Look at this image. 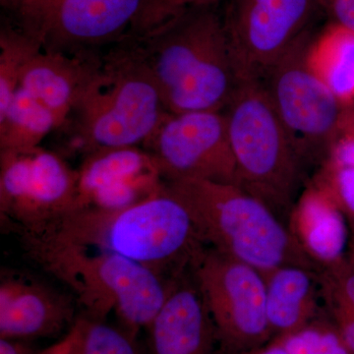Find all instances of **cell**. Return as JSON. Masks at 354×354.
I'll use <instances>...</instances> for the list:
<instances>
[{
    "label": "cell",
    "mask_w": 354,
    "mask_h": 354,
    "mask_svg": "<svg viewBox=\"0 0 354 354\" xmlns=\"http://www.w3.org/2000/svg\"><path fill=\"white\" fill-rule=\"evenodd\" d=\"M191 269L216 337L227 348L242 354L272 341L262 272L211 247Z\"/></svg>",
    "instance_id": "cell-8"
},
{
    "label": "cell",
    "mask_w": 354,
    "mask_h": 354,
    "mask_svg": "<svg viewBox=\"0 0 354 354\" xmlns=\"http://www.w3.org/2000/svg\"><path fill=\"white\" fill-rule=\"evenodd\" d=\"M142 147L157 160L165 181L237 184L225 111L167 113Z\"/></svg>",
    "instance_id": "cell-12"
},
{
    "label": "cell",
    "mask_w": 354,
    "mask_h": 354,
    "mask_svg": "<svg viewBox=\"0 0 354 354\" xmlns=\"http://www.w3.org/2000/svg\"><path fill=\"white\" fill-rule=\"evenodd\" d=\"M77 176L73 209L127 208L157 194L167 183L157 160L140 146L88 153Z\"/></svg>",
    "instance_id": "cell-13"
},
{
    "label": "cell",
    "mask_w": 354,
    "mask_h": 354,
    "mask_svg": "<svg viewBox=\"0 0 354 354\" xmlns=\"http://www.w3.org/2000/svg\"><path fill=\"white\" fill-rule=\"evenodd\" d=\"M77 169L41 147L0 151V215L20 237L38 234L75 207Z\"/></svg>",
    "instance_id": "cell-10"
},
{
    "label": "cell",
    "mask_w": 354,
    "mask_h": 354,
    "mask_svg": "<svg viewBox=\"0 0 354 354\" xmlns=\"http://www.w3.org/2000/svg\"><path fill=\"white\" fill-rule=\"evenodd\" d=\"M349 255L353 256L354 258V232L353 234V237H351V243H349Z\"/></svg>",
    "instance_id": "cell-31"
},
{
    "label": "cell",
    "mask_w": 354,
    "mask_h": 354,
    "mask_svg": "<svg viewBox=\"0 0 354 354\" xmlns=\"http://www.w3.org/2000/svg\"><path fill=\"white\" fill-rule=\"evenodd\" d=\"M44 50H99L129 36L143 0H0Z\"/></svg>",
    "instance_id": "cell-9"
},
{
    "label": "cell",
    "mask_w": 354,
    "mask_h": 354,
    "mask_svg": "<svg viewBox=\"0 0 354 354\" xmlns=\"http://www.w3.org/2000/svg\"><path fill=\"white\" fill-rule=\"evenodd\" d=\"M115 254L169 283L205 247L187 207L165 183L144 201L120 209H75L38 234L20 237Z\"/></svg>",
    "instance_id": "cell-1"
},
{
    "label": "cell",
    "mask_w": 354,
    "mask_h": 354,
    "mask_svg": "<svg viewBox=\"0 0 354 354\" xmlns=\"http://www.w3.org/2000/svg\"><path fill=\"white\" fill-rule=\"evenodd\" d=\"M128 37L169 113L223 111L242 82L215 7L192 9L150 34Z\"/></svg>",
    "instance_id": "cell-2"
},
{
    "label": "cell",
    "mask_w": 354,
    "mask_h": 354,
    "mask_svg": "<svg viewBox=\"0 0 354 354\" xmlns=\"http://www.w3.org/2000/svg\"><path fill=\"white\" fill-rule=\"evenodd\" d=\"M73 348L70 354H139L135 337L121 328L88 317L77 319Z\"/></svg>",
    "instance_id": "cell-23"
},
{
    "label": "cell",
    "mask_w": 354,
    "mask_h": 354,
    "mask_svg": "<svg viewBox=\"0 0 354 354\" xmlns=\"http://www.w3.org/2000/svg\"><path fill=\"white\" fill-rule=\"evenodd\" d=\"M325 164L354 167V104L344 106Z\"/></svg>",
    "instance_id": "cell-27"
},
{
    "label": "cell",
    "mask_w": 354,
    "mask_h": 354,
    "mask_svg": "<svg viewBox=\"0 0 354 354\" xmlns=\"http://www.w3.org/2000/svg\"><path fill=\"white\" fill-rule=\"evenodd\" d=\"M59 124L55 114L36 97L19 88L0 111V151H27L41 142Z\"/></svg>",
    "instance_id": "cell-20"
},
{
    "label": "cell",
    "mask_w": 354,
    "mask_h": 354,
    "mask_svg": "<svg viewBox=\"0 0 354 354\" xmlns=\"http://www.w3.org/2000/svg\"><path fill=\"white\" fill-rule=\"evenodd\" d=\"M288 227L298 245L322 270L348 256V221L330 191L310 180L288 215Z\"/></svg>",
    "instance_id": "cell-16"
},
{
    "label": "cell",
    "mask_w": 354,
    "mask_h": 354,
    "mask_svg": "<svg viewBox=\"0 0 354 354\" xmlns=\"http://www.w3.org/2000/svg\"><path fill=\"white\" fill-rule=\"evenodd\" d=\"M266 308L272 339L290 334L318 316L321 300L319 271L283 266L262 272Z\"/></svg>",
    "instance_id": "cell-18"
},
{
    "label": "cell",
    "mask_w": 354,
    "mask_h": 354,
    "mask_svg": "<svg viewBox=\"0 0 354 354\" xmlns=\"http://www.w3.org/2000/svg\"><path fill=\"white\" fill-rule=\"evenodd\" d=\"M74 319V305L65 295L27 277L2 276L0 337L29 339L55 335Z\"/></svg>",
    "instance_id": "cell-15"
},
{
    "label": "cell",
    "mask_w": 354,
    "mask_h": 354,
    "mask_svg": "<svg viewBox=\"0 0 354 354\" xmlns=\"http://www.w3.org/2000/svg\"><path fill=\"white\" fill-rule=\"evenodd\" d=\"M311 179L330 191L354 232V167L325 164Z\"/></svg>",
    "instance_id": "cell-26"
},
{
    "label": "cell",
    "mask_w": 354,
    "mask_h": 354,
    "mask_svg": "<svg viewBox=\"0 0 354 354\" xmlns=\"http://www.w3.org/2000/svg\"><path fill=\"white\" fill-rule=\"evenodd\" d=\"M23 339L0 337V354H37Z\"/></svg>",
    "instance_id": "cell-28"
},
{
    "label": "cell",
    "mask_w": 354,
    "mask_h": 354,
    "mask_svg": "<svg viewBox=\"0 0 354 354\" xmlns=\"http://www.w3.org/2000/svg\"><path fill=\"white\" fill-rule=\"evenodd\" d=\"M313 35L310 32L302 37L266 72L260 82L305 169L314 167L318 171L329 156L346 104L339 101L307 64V46Z\"/></svg>",
    "instance_id": "cell-7"
},
{
    "label": "cell",
    "mask_w": 354,
    "mask_h": 354,
    "mask_svg": "<svg viewBox=\"0 0 354 354\" xmlns=\"http://www.w3.org/2000/svg\"><path fill=\"white\" fill-rule=\"evenodd\" d=\"M306 62L342 104H354V30L330 23L310 39Z\"/></svg>",
    "instance_id": "cell-19"
},
{
    "label": "cell",
    "mask_w": 354,
    "mask_h": 354,
    "mask_svg": "<svg viewBox=\"0 0 354 354\" xmlns=\"http://www.w3.org/2000/svg\"><path fill=\"white\" fill-rule=\"evenodd\" d=\"M321 300L349 354H354V258L319 271Z\"/></svg>",
    "instance_id": "cell-21"
},
{
    "label": "cell",
    "mask_w": 354,
    "mask_h": 354,
    "mask_svg": "<svg viewBox=\"0 0 354 354\" xmlns=\"http://www.w3.org/2000/svg\"><path fill=\"white\" fill-rule=\"evenodd\" d=\"M74 339H75V332L73 328H71L64 339L37 354H70L73 348Z\"/></svg>",
    "instance_id": "cell-29"
},
{
    "label": "cell",
    "mask_w": 354,
    "mask_h": 354,
    "mask_svg": "<svg viewBox=\"0 0 354 354\" xmlns=\"http://www.w3.org/2000/svg\"><path fill=\"white\" fill-rule=\"evenodd\" d=\"M102 55L99 50L41 48L26 66L20 88L44 104L55 114L59 128L64 127L101 66Z\"/></svg>",
    "instance_id": "cell-14"
},
{
    "label": "cell",
    "mask_w": 354,
    "mask_h": 354,
    "mask_svg": "<svg viewBox=\"0 0 354 354\" xmlns=\"http://www.w3.org/2000/svg\"><path fill=\"white\" fill-rule=\"evenodd\" d=\"M41 44L10 23L0 29V111L10 104L20 88L21 77Z\"/></svg>",
    "instance_id": "cell-22"
},
{
    "label": "cell",
    "mask_w": 354,
    "mask_h": 354,
    "mask_svg": "<svg viewBox=\"0 0 354 354\" xmlns=\"http://www.w3.org/2000/svg\"><path fill=\"white\" fill-rule=\"evenodd\" d=\"M221 0H143L129 36L150 34L192 9L216 7Z\"/></svg>",
    "instance_id": "cell-25"
},
{
    "label": "cell",
    "mask_w": 354,
    "mask_h": 354,
    "mask_svg": "<svg viewBox=\"0 0 354 354\" xmlns=\"http://www.w3.org/2000/svg\"><path fill=\"white\" fill-rule=\"evenodd\" d=\"M288 354H349L341 335L328 318H318L290 334L274 337Z\"/></svg>",
    "instance_id": "cell-24"
},
{
    "label": "cell",
    "mask_w": 354,
    "mask_h": 354,
    "mask_svg": "<svg viewBox=\"0 0 354 354\" xmlns=\"http://www.w3.org/2000/svg\"><path fill=\"white\" fill-rule=\"evenodd\" d=\"M242 354H288V353L278 341L272 339L264 346Z\"/></svg>",
    "instance_id": "cell-30"
},
{
    "label": "cell",
    "mask_w": 354,
    "mask_h": 354,
    "mask_svg": "<svg viewBox=\"0 0 354 354\" xmlns=\"http://www.w3.org/2000/svg\"><path fill=\"white\" fill-rule=\"evenodd\" d=\"M177 281L148 328L153 354H213L215 328L199 290Z\"/></svg>",
    "instance_id": "cell-17"
},
{
    "label": "cell",
    "mask_w": 354,
    "mask_h": 354,
    "mask_svg": "<svg viewBox=\"0 0 354 354\" xmlns=\"http://www.w3.org/2000/svg\"><path fill=\"white\" fill-rule=\"evenodd\" d=\"M167 184L187 207L205 245L261 272L283 266L321 271L272 209L239 186L196 179Z\"/></svg>",
    "instance_id": "cell-5"
},
{
    "label": "cell",
    "mask_w": 354,
    "mask_h": 354,
    "mask_svg": "<svg viewBox=\"0 0 354 354\" xmlns=\"http://www.w3.org/2000/svg\"><path fill=\"white\" fill-rule=\"evenodd\" d=\"M324 12L321 0H228L223 28L241 81H260Z\"/></svg>",
    "instance_id": "cell-11"
},
{
    "label": "cell",
    "mask_w": 354,
    "mask_h": 354,
    "mask_svg": "<svg viewBox=\"0 0 354 354\" xmlns=\"http://www.w3.org/2000/svg\"><path fill=\"white\" fill-rule=\"evenodd\" d=\"M29 257L75 293L88 318L113 313L133 337L153 322L174 283L127 258L81 247L22 239Z\"/></svg>",
    "instance_id": "cell-4"
},
{
    "label": "cell",
    "mask_w": 354,
    "mask_h": 354,
    "mask_svg": "<svg viewBox=\"0 0 354 354\" xmlns=\"http://www.w3.org/2000/svg\"><path fill=\"white\" fill-rule=\"evenodd\" d=\"M223 111L236 186L288 218L306 169L262 83L242 81Z\"/></svg>",
    "instance_id": "cell-6"
},
{
    "label": "cell",
    "mask_w": 354,
    "mask_h": 354,
    "mask_svg": "<svg viewBox=\"0 0 354 354\" xmlns=\"http://www.w3.org/2000/svg\"><path fill=\"white\" fill-rule=\"evenodd\" d=\"M169 113L160 88L130 37L102 55L101 66L72 111L74 150L142 147Z\"/></svg>",
    "instance_id": "cell-3"
}]
</instances>
